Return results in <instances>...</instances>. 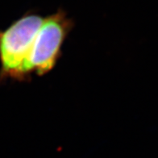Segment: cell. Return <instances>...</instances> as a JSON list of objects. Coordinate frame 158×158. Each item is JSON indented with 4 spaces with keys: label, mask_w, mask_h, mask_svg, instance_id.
I'll list each match as a JSON object with an SVG mask.
<instances>
[{
    "label": "cell",
    "mask_w": 158,
    "mask_h": 158,
    "mask_svg": "<svg viewBox=\"0 0 158 158\" xmlns=\"http://www.w3.org/2000/svg\"><path fill=\"white\" fill-rule=\"evenodd\" d=\"M71 28L72 22L61 12L44 19L27 60V77L30 78L31 74L43 76L56 66Z\"/></svg>",
    "instance_id": "cell-2"
},
{
    "label": "cell",
    "mask_w": 158,
    "mask_h": 158,
    "mask_svg": "<svg viewBox=\"0 0 158 158\" xmlns=\"http://www.w3.org/2000/svg\"><path fill=\"white\" fill-rule=\"evenodd\" d=\"M43 20L39 15H25L0 31V82L29 79L26 64Z\"/></svg>",
    "instance_id": "cell-1"
}]
</instances>
